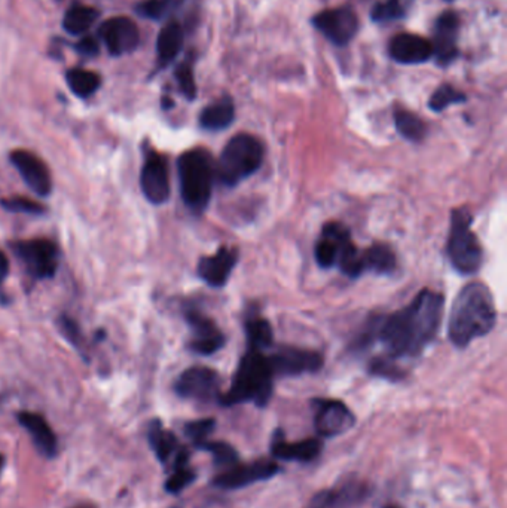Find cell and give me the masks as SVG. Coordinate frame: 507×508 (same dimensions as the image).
<instances>
[{
  "mask_svg": "<svg viewBox=\"0 0 507 508\" xmlns=\"http://www.w3.org/2000/svg\"><path fill=\"white\" fill-rule=\"evenodd\" d=\"M444 311V294L423 289L408 307L385 319H376L360 337V345L366 346L378 340L384 346L385 357H419L439 332Z\"/></svg>",
  "mask_w": 507,
  "mask_h": 508,
  "instance_id": "6da1fadb",
  "label": "cell"
},
{
  "mask_svg": "<svg viewBox=\"0 0 507 508\" xmlns=\"http://www.w3.org/2000/svg\"><path fill=\"white\" fill-rule=\"evenodd\" d=\"M497 312L490 289L482 282H470L456 294L449 314L448 337L456 348H466L472 340L486 337L494 328Z\"/></svg>",
  "mask_w": 507,
  "mask_h": 508,
  "instance_id": "7a4b0ae2",
  "label": "cell"
},
{
  "mask_svg": "<svg viewBox=\"0 0 507 508\" xmlns=\"http://www.w3.org/2000/svg\"><path fill=\"white\" fill-rule=\"evenodd\" d=\"M274 378L267 354L261 349L247 348L234 374L231 388L220 394L219 403L225 408L243 403L265 408L272 395Z\"/></svg>",
  "mask_w": 507,
  "mask_h": 508,
  "instance_id": "3957f363",
  "label": "cell"
},
{
  "mask_svg": "<svg viewBox=\"0 0 507 508\" xmlns=\"http://www.w3.org/2000/svg\"><path fill=\"white\" fill-rule=\"evenodd\" d=\"M178 167L183 202L192 213L201 215L212 199V156L204 149H190L179 158Z\"/></svg>",
  "mask_w": 507,
  "mask_h": 508,
  "instance_id": "277c9868",
  "label": "cell"
},
{
  "mask_svg": "<svg viewBox=\"0 0 507 508\" xmlns=\"http://www.w3.org/2000/svg\"><path fill=\"white\" fill-rule=\"evenodd\" d=\"M265 151L261 142L250 134H238L229 140L220 153L216 174L220 183L228 188L254 176L263 167Z\"/></svg>",
  "mask_w": 507,
  "mask_h": 508,
  "instance_id": "5b68a950",
  "label": "cell"
},
{
  "mask_svg": "<svg viewBox=\"0 0 507 508\" xmlns=\"http://www.w3.org/2000/svg\"><path fill=\"white\" fill-rule=\"evenodd\" d=\"M474 217L467 208H456L451 213V231H449L447 253L449 262L456 272L474 275L478 272L484 261V252L478 236L472 231Z\"/></svg>",
  "mask_w": 507,
  "mask_h": 508,
  "instance_id": "8992f818",
  "label": "cell"
},
{
  "mask_svg": "<svg viewBox=\"0 0 507 508\" xmlns=\"http://www.w3.org/2000/svg\"><path fill=\"white\" fill-rule=\"evenodd\" d=\"M179 397L198 403H212L220 399V378L216 370L195 365L185 370L174 383Z\"/></svg>",
  "mask_w": 507,
  "mask_h": 508,
  "instance_id": "52a82bcc",
  "label": "cell"
},
{
  "mask_svg": "<svg viewBox=\"0 0 507 508\" xmlns=\"http://www.w3.org/2000/svg\"><path fill=\"white\" fill-rule=\"evenodd\" d=\"M17 256L26 265L32 277L36 280L52 278L59 269V247L48 240L20 241L14 244Z\"/></svg>",
  "mask_w": 507,
  "mask_h": 508,
  "instance_id": "ba28073f",
  "label": "cell"
},
{
  "mask_svg": "<svg viewBox=\"0 0 507 508\" xmlns=\"http://www.w3.org/2000/svg\"><path fill=\"white\" fill-rule=\"evenodd\" d=\"M281 471V466L272 459H258L250 464H235L222 471L213 479V486L224 491H235L241 487L272 479Z\"/></svg>",
  "mask_w": 507,
  "mask_h": 508,
  "instance_id": "9c48e42d",
  "label": "cell"
},
{
  "mask_svg": "<svg viewBox=\"0 0 507 508\" xmlns=\"http://www.w3.org/2000/svg\"><path fill=\"white\" fill-rule=\"evenodd\" d=\"M314 429L318 437L334 439L350 431L355 424V416L347 404L338 400H314Z\"/></svg>",
  "mask_w": 507,
  "mask_h": 508,
  "instance_id": "30bf717a",
  "label": "cell"
},
{
  "mask_svg": "<svg viewBox=\"0 0 507 508\" xmlns=\"http://www.w3.org/2000/svg\"><path fill=\"white\" fill-rule=\"evenodd\" d=\"M274 376H300L316 374L323 367V356L309 349L280 346L268 356Z\"/></svg>",
  "mask_w": 507,
  "mask_h": 508,
  "instance_id": "8fae6325",
  "label": "cell"
},
{
  "mask_svg": "<svg viewBox=\"0 0 507 508\" xmlns=\"http://www.w3.org/2000/svg\"><path fill=\"white\" fill-rule=\"evenodd\" d=\"M313 24L330 42L346 47L359 30V18L351 6H339L316 15Z\"/></svg>",
  "mask_w": 507,
  "mask_h": 508,
  "instance_id": "7c38bea8",
  "label": "cell"
},
{
  "mask_svg": "<svg viewBox=\"0 0 507 508\" xmlns=\"http://www.w3.org/2000/svg\"><path fill=\"white\" fill-rule=\"evenodd\" d=\"M140 186L144 198L153 206H162L169 201L170 176L169 165L164 156L158 152H149L144 160L142 176H140Z\"/></svg>",
  "mask_w": 507,
  "mask_h": 508,
  "instance_id": "4fadbf2b",
  "label": "cell"
},
{
  "mask_svg": "<svg viewBox=\"0 0 507 508\" xmlns=\"http://www.w3.org/2000/svg\"><path fill=\"white\" fill-rule=\"evenodd\" d=\"M187 321L192 332L189 342L190 351L199 356H213L224 348L226 342L224 332L217 328V324L210 317L197 309H188Z\"/></svg>",
  "mask_w": 507,
  "mask_h": 508,
  "instance_id": "5bb4252c",
  "label": "cell"
},
{
  "mask_svg": "<svg viewBox=\"0 0 507 508\" xmlns=\"http://www.w3.org/2000/svg\"><path fill=\"white\" fill-rule=\"evenodd\" d=\"M98 36L115 57L132 52L140 41L139 27L128 17H114L103 23L98 29Z\"/></svg>",
  "mask_w": 507,
  "mask_h": 508,
  "instance_id": "9a60e30c",
  "label": "cell"
},
{
  "mask_svg": "<svg viewBox=\"0 0 507 508\" xmlns=\"http://www.w3.org/2000/svg\"><path fill=\"white\" fill-rule=\"evenodd\" d=\"M11 162L34 194L39 197H47L51 194V174L39 156L34 155L32 152L18 149L11 153Z\"/></svg>",
  "mask_w": 507,
  "mask_h": 508,
  "instance_id": "2e32d148",
  "label": "cell"
},
{
  "mask_svg": "<svg viewBox=\"0 0 507 508\" xmlns=\"http://www.w3.org/2000/svg\"><path fill=\"white\" fill-rule=\"evenodd\" d=\"M350 243H353L350 229L344 226L343 223H326L314 250L318 265L326 269L336 266L339 257Z\"/></svg>",
  "mask_w": 507,
  "mask_h": 508,
  "instance_id": "e0dca14e",
  "label": "cell"
},
{
  "mask_svg": "<svg viewBox=\"0 0 507 508\" xmlns=\"http://www.w3.org/2000/svg\"><path fill=\"white\" fill-rule=\"evenodd\" d=\"M238 253L235 248L220 247L213 256L201 257L198 262V275L208 286L220 289L228 282L231 272L237 265Z\"/></svg>",
  "mask_w": 507,
  "mask_h": 508,
  "instance_id": "ac0fdd59",
  "label": "cell"
},
{
  "mask_svg": "<svg viewBox=\"0 0 507 508\" xmlns=\"http://www.w3.org/2000/svg\"><path fill=\"white\" fill-rule=\"evenodd\" d=\"M323 450V441L318 437L289 443L283 429H277L271 440V454L280 461L311 462L318 458Z\"/></svg>",
  "mask_w": 507,
  "mask_h": 508,
  "instance_id": "d6986e66",
  "label": "cell"
},
{
  "mask_svg": "<svg viewBox=\"0 0 507 508\" xmlns=\"http://www.w3.org/2000/svg\"><path fill=\"white\" fill-rule=\"evenodd\" d=\"M18 422L23 429L32 437L39 454H42L45 458H54L59 454V439L55 436L51 425L39 413L34 411H20L18 413Z\"/></svg>",
  "mask_w": 507,
  "mask_h": 508,
  "instance_id": "ffe728a7",
  "label": "cell"
},
{
  "mask_svg": "<svg viewBox=\"0 0 507 508\" xmlns=\"http://www.w3.org/2000/svg\"><path fill=\"white\" fill-rule=\"evenodd\" d=\"M460 22L456 14L445 13L438 18L435 24V41L431 42L433 55L442 66H448L456 59V33H458Z\"/></svg>",
  "mask_w": 507,
  "mask_h": 508,
  "instance_id": "44dd1931",
  "label": "cell"
},
{
  "mask_svg": "<svg viewBox=\"0 0 507 508\" xmlns=\"http://www.w3.org/2000/svg\"><path fill=\"white\" fill-rule=\"evenodd\" d=\"M390 55L398 63L421 64L433 57V47L429 39L419 34L401 33L392 39Z\"/></svg>",
  "mask_w": 507,
  "mask_h": 508,
  "instance_id": "7402d4cb",
  "label": "cell"
},
{
  "mask_svg": "<svg viewBox=\"0 0 507 508\" xmlns=\"http://www.w3.org/2000/svg\"><path fill=\"white\" fill-rule=\"evenodd\" d=\"M149 445L152 448L157 458L162 464H169L170 459H173L178 454L182 445L179 443L178 437L171 431L165 429L160 420H153L148 429Z\"/></svg>",
  "mask_w": 507,
  "mask_h": 508,
  "instance_id": "603a6c76",
  "label": "cell"
},
{
  "mask_svg": "<svg viewBox=\"0 0 507 508\" xmlns=\"http://www.w3.org/2000/svg\"><path fill=\"white\" fill-rule=\"evenodd\" d=\"M189 450L182 446L171 461V475L165 482V491L169 494H180L197 479L195 471L189 466Z\"/></svg>",
  "mask_w": 507,
  "mask_h": 508,
  "instance_id": "cb8c5ba5",
  "label": "cell"
},
{
  "mask_svg": "<svg viewBox=\"0 0 507 508\" xmlns=\"http://www.w3.org/2000/svg\"><path fill=\"white\" fill-rule=\"evenodd\" d=\"M235 118L233 101L228 97L207 106L199 115V125L207 131H222L228 128Z\"/></svg>",
  "mask_w": 507,
  "mask_h": 508,
  "instance_id": "d4e9b609",
  "label": "cell"
},
{
  "mask_svg": "<svg viewBox=\"0 0 507 508\" xmlns=\"http://www.w3.org/2000/svg\"><path fill=\"white\" fill-rule=\"evenodd\" d=\"M183 47V30L178 23H169L158 34L157 52L161 63L169 64Z\"/></svg>",
  "mask_w": 507,
  "mask_h": 508,
  "instance_id": "484cf974",
  "label": "cell"
},
{
  "mask_svg": "<svg viewBox=\"0 0 507 508\" xmlns=\"http://www.w3.org/2000/svg\"><path fill=\"white\" fill-rule=\"evenodd\" d=\"M364 269L366 272L389 275L396 269V256L393 250L384 244H373V247L364 252Z\"/></svg>",
  "mask_w": 507,
  "mask_h": 508,
  "instance_id": "4316f807",
  "label": "cell"
},
{
  "mask_svg": "<svg viewBox=\"0 0 507 508\" xmlns=\"http://www.w3.org/2000/svg\"><path fill=\"white\" fill-rule=\"evenodd\" d=\"M98 18L97 9L84 5H75L63 18V27L68 33L84 34Z\"/></svg>",
  "mask_w": 507,
  "mask_h": 508,
  "instance_id": "83f0119b",
  "label": "cell"
},
{
  "mask_svg": "<svg viewBox=\"0 0 507 508\" xmlns=\"http://www.w3.org/2000/svg\"><path fill=\"white\" fill-rule=\"evenodd\" d=\"M245 335H247V348L265 351L272 346V328L263 317H252L245 321Z\"/></svg>",
  "mask_w": 507,
  "mask_h": 508,
  "instance_id": "f1b7e54d",
  "label": "cell"
},
{
  "mask_svg": "<svg viewBox=\"0 0 507 508\" xmlns=\"http://www.w3.org/2000/svg\"><path fill=\"white\" fill-rule=\"evenodd\" d=\"M66 80L70 91L80 98L89 97L100 88V76L84 69L69 70Z\"/></svg>",
  "mask_w": 507,
  "mask_h": 508,
  "instance_id": "f546056e",
  "label": "cell"
},
{
  "mask_svg": "<svg viewBox=\"0 0 507 508\" xmlns=\"http://www.w3.org/2000/svg\"><path fill=\"white\" fill-rule=\"evenodd\" d=\"M394 124H396L399 134L410 142H421L426 135L424 122L417 115L410 114L408 110H396Z\"/></svg>",
  "mask_w": 507,
  "mask_h": 508,
  "instance_id": "4dcf8cb0",
  "label": "cell"
},
{
  "mask_svg": "<svg viewBox=\"0 0 507 508\" xmlns=\"http://www.w3.org/2000/svg\"><path fill=\"white\" fill-rule=\"evenodd\" d=\"M410 0H383L373 8L371 17L375 23H390L405 17Z\"/></svg>",
  "mask_w": 507,
  "mask_h": 508,
  "instance_id": "1f68e13d",
  "label": "cell"
},
{
  "mask_svg": "<svg viewBox=\"0 0 507 508\" xmlns=\"http://www.w3.org/2000/svg\"><path fill=\"white\" fill-rule=\"evenodd\" d=\"M198 449L210 452L213 455V461L217 466L229 468V466L238 464L237 450L226 441H204L203 445L198 446Z\"/></svg>",
  "mask_w": 507,
  "mask_h": 508,
  "instance_id": "d6a6232c",
  "label": "cell"
},
{
  "mask_svg": "<svg viewBox=\"0 0 507 508\" xmlns=\"http://www.w3.org/2000/svg\"><path fill=\"white\" fill-rule=\"evenodd\" d=\"M182 2L183 0H143L137 5V13L151 20H162Z\"/></svg>",
  "mask_w": 507,
  "mask_h": 508,
  "instance_id": "836d02e7",
  "label": "cell"
},
{
  "mask_svg": "<svg viewBox=\"0 0 507 508\" xmlns=\"http://www.w3.org/2000/svg\"><path fill=\"white\" fill-rule=\"evenodd\" d=\"M463 101H466L465 94L460 93L458 89L454 88L451 85L445 84L433 93L430 101H429V107L433 112H442L449 106L463 103Z\"/></svg>",
  "mask_w": 507,
  "mask_h": 508,
  "instance_id": "e575fe53",
  "label": "cell"
},
{
  "mask_svg": "<svg viewBox=\"0 0 507 508\" xmlns=\"http://www.w3.org/2000/svg\"><path fill=\"white\" fill-rule=\"evenodd\" d=\"M0 206L4 207L5 210L23 213V215L39 216L45 213V207L24 197L5 198L0 201Z\"/></svg>",
  "mask_w": 507,
  "mask_h": 508,
  "instance_id": "d590c367",
  "label": "cell"
},
{
  "mask_svg": "<svg viewBox=\"0 0 507 508\" xmlns=\"http://www.w3.org/2000/svg\"><path fill=\"white\" fill-rule=\"evenodd\" d=\"M216 420L213 418H206V420H192L185 425V434L189 437L195 448L203 445L204 441L208 440L210 434L215 431Z\"/></svg>",
  "mask_w": 507,
  "mask_h": 508,
  "instance_id": "8d00e7d4",
  "label": "cell"
},
{
  "mask_svg": "<svg viewBox=\"0 0 507 508\" xmlns=\"http://www.w3.org/2000/svg\"><path fill=\"white\" fill-rule=\"evenodd\" d=\"M176 79H178L179 88L188 100H194L197 97V85H195L194 73L189 64L183 63L176 69Z\"/></svg>",
  "mask_w": 507,
  "mask_h": 508,
  "instance_id": "74e56055",
  "label": "cell"
},
{
  "mask_svg": "<svg viewBox=\"0 0 507 508\" xmlns=\"http://www.w3.org/2000/svg\"><path fill=\"white\" fill-rule=\"evenodd\" d=\"M307 508H346L339 500L336 489H326V491L318 492L313 500L309 501Z\"/></svg>",
  "mask_w": 507,
  "mask_h": 508,
  "instance_id": "f35d334b",
  "label": "cell"
},
{
  "mask_svg": "<svg viewBox=\"0 0 507 508\" xmlns=\"http://www.w3.org/2000/svg\"><path fill=\"white\" fill-rule=\"evenodd\" d=\"M60 328H61L64 337L70 340V344L79 346L80 330L75 319L66 317V315H61L60 317Z\"/></svg>",
  "mask_w": 507,
  "mask_h": 508,
  "instance_id": "ab89813d",
  "label": "cell"
},
{
  "mask_svg": "<svg viewBox=\"0 0 507 508\" xmlns=\"http://www.w3.org/2000/svg\"><path fill=\"white\" fill-rule=\"evenodd\" d=\"M75 48L79 54L85 55V57H94V55L98 54V42L91 36H85L84 39H80Z\"/></svg>",
  "mask_w": 507,
  "mask_h": 508,
  "instance_id": "60d3db41",
  "label": "cell"
},
{
  "mask_svg": "<svg viewBox=\"0 0 507 508\" xmlns=\"http://www.w3.org/2000/svg\"><path fill=\"white\" fill-rule=\"evenodd\" d=\"M9 272V261L6 254L4 252H0V303H6L8 302V299L5 298L4 291V282L8 277Z\"/></svg>",
  "mask_w": 507,
  "mask_h": 508,
  "instance_id": "b9f144b4",
  "label": "cell"
},
{
  "mask_svg": "<svg viewBox=\"0 0 507 508\" xmlns=\"http://www.w3.org/2000/svg\"><path fill=\"white\" fill-rule=\"evenodd\" d=\"M4 466H5V458L4 457H2V455H0V473H2V470H4Z\"/></svg>",
  "mask_w": 507,
  "mask_h": 508,
  "instance_id": "7bdbcfd3",
  "label": "cell"
},
{
  "mask_svg": "<svg viewBox=\"0 0 507 508\" xmlns=\"http://www.w3.org/2000/svg\"><path fill=\"white\" fill-rule=\"evenodd\" d=\"M72 508H96V507H93V505H89V504H79V505H75V507Z\"/></svg>",
  "mask_w": 507,
  "mask_h": 508,
  "instance_id": "ee69618b",
  "label": "cell"
},
{
  "mask_svg": "<svg viewBox=\"0 0 507 508\" xmlns=\"http://www.w3.org/2000/svg\"><path fill=\"white\" fill-rule=\"evenodd\" d=\"M383 508H401V507H398V505L389 504V505H384V507H383Z\"/></svg>",
  "mask_w": 507,
  "mask_h": 508,
  "instance_id": "f6af8a7d",
  "label": "cell"
},
{
  "mask_svg": "<svg viewBox=\"0 0 507 508\" xmlns=\"http://www.w3.org/2000/svg\"><path fill=\"white\" fill-rule=\"evenodd\" d=\"M447 2H453V0H447Z\"/></svg>",
  "mask_w": 507,
  "mask_h": 508,
  "instance_id": "bcb514c9",
  "label": "cell"
}]
</instances>
